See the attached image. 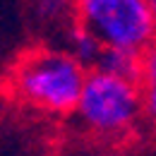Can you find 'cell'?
Listing matches in <instances>:
<instances>
[{
    "label": "cell",
    "instance_id": "cell-1",
    "mask_svg": "<svg viewBox=\"0 0 156 156\" xmlns=\"http://www.w3.org/2000/svg\"><path fill=\"white\" fill-rule=\"evenodd\" d=\"M89 75L58 46H36L12 67L7 87L22 106L48 118L72 115Z\"/></svg>",
    "mask_w": 156,
    "mask_h": 156
},
{
    "label": "cell",
    "instance_id": "cell-2",
    "mask_svg": "<svg viewBox=\"0 0 156 156\" xmlns=\"http://www.w3.org/2000/svg\"><path fill=\"white\" fill-rule=\"evenodd\" d=\"M72 115L84 132L108 142L135 135L147 120L142 91L135 79L113 77L96 70H89Z\"/></svg>",
    "mask_w": 156,
    "mask_h": 156
},
{
    "label": "cell",
    "instance_id": "cell-3",
    "mask_svg": "<svg viewBox=\"0 0 156 156\" xmlns=\"http://www.w3.org/2000/svg\"><path fill=\"white\" fill-rule=\"evenodd\" d=\"M75 20L103 48L142 55L156 41L149 0H82Z\"/></svg>",
    "mask_w": 156,
    "mask_h": 156
},
{
    "label": "cell",
    "instance_id": "cell-4",
    "mask_svg": "<svg viewBox=\"0 0 156 156\" xmlns=\"http://www.w3.org/2000/svg\"><path fill=\"white\" fill-rule=\"evenodd\" d=\"M55 46L62 48L70 58H75L79 65L87 67V70H94L98 55H101V51H103V46H101L77 20L67 22L58 31V43H55Z\"/></svg>",
    "mask_w": 156,
    "mask_h": 156
},
{
    "label": "cell",
    "instance_id": "cell-5",
    "mask_svg": "<svg viewBox=\"0 0 156 156\" xmlns=\"http://www.w3.org/2000/svg\"><path fill=\"white\" fill-rule=\"evenodd\" d=\"M137 84H139L142 101H144V115L156 127V41L142 53Z\"/></svg>",
    "mask_w": 156,
    "mask_h": 156
},
{
    "label": "cell",
    "instance_id": "cell-6",
    "mask_svg": "<svg viewBox=\"0 0 156 156\" xmlns=\"http://www.w3.org/2000/svg\"><path fill=\"white\" fill-rule=\"evenodd\" d=\"M139 60L142 55L130 53V51H115V48H103L98 55L94 70L103 72V75H113V77L122 79H135L139 75Z\"/></svg>",
    "mask_w": 156,
    "mask_h": 156
},
{
    "label": "cell",
    "instance_id": "cell-7",
    "mask_svg": "<svg viewBox=\"0 0 156 156\" xmlns=\"http://www.w3.org/2000/svg\"><path fill=\"white\" fill-rule=\"evenodd\" d=\"M151 17H154V34H156V0L151 2Z\"/></svg>",
    "mask_w": 156,
    "mask_h": 156
},
{
    "label": "cell",
    "instance_id": "cell-8",
    "mask_svg": "<svg viewBox=\"0 0 156 156\" xmlns=\"http://www.w3.org/2000/svg\"><path fill=\"white\" fill-rule=\"evenodd\" d=\"M154 130H156V127H154ZM154 144H156V139H154Z\"/></svg>",
    "mask_w": 156,
    "mask_h": 156
}]
</instances>
